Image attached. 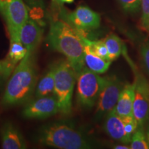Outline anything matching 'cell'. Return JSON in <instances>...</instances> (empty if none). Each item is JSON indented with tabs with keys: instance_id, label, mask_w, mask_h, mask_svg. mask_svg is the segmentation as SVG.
<instances>
[{
	"instance_id": "6da1fadb",
	"label": "cell",
	"mask_w": 149,
	"mask_h": 149,
	"mask_svg": "<svg viewBox=\"0 0 149 149\" xmlns=\"http://www.w3.org/2000/svg\"><path fill=\"white\" fill-rule=\"evenodd\" d=\"M37 83L35 53L27 52L11 73L1 104L6 107L26 104L35 92Z\"/></svg>"
},
{
	"instance_id": "7a4b0ae2",
	"label": "cell",
	"mask_w": 149,
	"mask_h": 149,
	"mask_svg": "<svg viewBox=\"0 0 149 149\" xmlns=\"http://www.w3.org/2000/svg\"><path fill=\"white\" fill-rule=\"evenodd\" d=\"M84 33L75 29L61 19L50 21L47 43L50 48L64 55L76 73L85 66L84 61Z\"/></svg>"
},
{
	"instance_id": "3957f363",
	"label": "cell",
	"mask_w": 149,
	"mask_h": 149,
	"mask_svg": "<svg viewBox=\"0 0 149 149\" xmlns=\"http://www.w3.org/2000/svg\"><path fill=\"white\" fill-rule=\"evenodd\" d=\"M35 141L42 146L60 149H87L92 143L81 130L64 122L42 126L35 135Z\"/></svg>"
},
{
	"instance_id": "277c9868",
	"label": "cell",
	"mask_w": 149,
	"mask_h": 149,
	"mask_svg": "<svg viewBox=\"0 0 149 149\" xmlns=\"http://www.w3.org/2000/svg\"><path fill=\"white\" fill-rule=\"evenodd\" d=\"M77 74L68 61L55 64L54 95L58 102L59 113L69 115L72 109V98Z\"/></svg>"
},
{
	"instance_id": "5b68a950",
	"label": "cell",
	"mask_w": 149,
	"mask_h": 149,
	"mask_svg": "<svg viewBox=\"0 0 149 149\" xmlns=\"http://www.w3.org/2000/svg\"><path fill=\"white\" fill-rule=\"evenodd\" d=\"M77 99L82 108L91 109L97 103L106 82V77L91 71L84 66L77 73Z\"/></svg>"
},
{
	"instance_id": "8992f818",
	"label": "cell",
	"mask_w": 149,
	"mask_h": 149,
	"mask_svg": "<svg viewBox=\"0 0 149 149\" xmlns=\"http://www.w3.org/2000/svg\"><path fill=\"white\" fill-rule=\"evenodd\" d=\"M0 14L6 23L10 37H19L22 26L29 18V8L22 0H0Z\"/></svg>"
},
{
	"instance_id": "52a82bcc",
	"label": "cell",
	"mask_w": 149,
	"mask_h": 149,
	"mask_svg": "<svg viewBox=\"0 0 149 149\" xmlns=\"http://www.w3.org/2000/svg\"><path fill=\"white\" fill-rule=\"evenodd\" d=\"M59 8L60 19L81 32L90 31L100 27L101 22L100 14L88 7L80 6L72 11L61 7Z\"/></svg>"
},
{
	"instance_id": "ba28073f",
	"label": "cell",
	"mask_w": 149,
	"mask_h": 149,
	"mask_svg": "<svg viewBox=\"0 0 149 149\" xmlns=\"http://www.w3.org/2000/svg\"><path fill=\"white\" fill-rule=\"evenodd\" d=\"M124 86V84L115 76L106 77L105 84L97 101V119L106 117L115 109Z\"/></svg>"
},
{
	"instance_id": "9c48e42d",
	"label": "cell",
	"mask_w": 149,
	"mask_h": 149,
	"mask_svg": "<svg viewBox=\"0 0 149 149\" xmlns=\"http://www.w3.org/2000/svg\"><path fill=\"white\" fill-rule=\"evenodd\" d=\"M133 115L138 126L144 127L149 121V82L141 74H135Z\"/></svg>"
},
{
	"instance_id": "30bf717a",
	"label": "cell",
	"mask_w": 149,
	"mask_h": 149,
	"mask_svg": "<svg viewBox=\"0 0 149 149\" xmlns=\"http://www.w3.org/2000/svg\"><path fill=\"white\" fill-rule=\"evenodd\" d=\"M59 113L58 102L55 95L35 97L26 104L22 116L29 120H44Z\"/></svg>"
},
{
	"instance_id": "8fae6325",
	"label": "cell",
	"mask_w": 149,
	"mask_h": 149,
	"mask_svg": "<svg viewBox=\"0 0 149 149\" xmlns=\"http://www.w3.org/2000/svg\"><path fill=\"white\" fill-rule=\"evenodd\" d=\"M44 26L36 20L29 17L22 26L19 33V40L27 52L36 53L42 40Z\"/></svg>"
},
{
	"instance_id": "7c38bea8",
	"label": "cell",
	"mask_w": 149,
	"mask_h": 149,
	"mask_svg": "<svg viewBox=\"0 0 149 149\" xmlns=\"http://www.w3.org/2000/svg\"><path fill=\"white\" fill-rule=\"evenodd\" d=\"M1 148L3 149H25L26 141L20 130L13 123L6 122L0 129Z\"/></svg>"
},
{
	"instance_id": "4fadbf2b",
	"label": "cell",
	"mask_w": 149,
	"mask_h": 149,
	"mask_svg": "<svg viewBox=\"0 0 149 149\" xmlns=\"http://www.w3.org/2000/svg\"><path fill=\"white\" fill-rule=\"evenodd\" d=\"M104 130L111 138L123 143L129 144L124 131V123L123 117L115 113V109L105 117Z\"/></svg>"
},
{
	"instance_id": "5bb4252c",
	"label": "cell",
	"mask_w": 149,
	"mask_h": 149,
	"mask_svg": "<svg viewBox=\"0 0 149 149\" xmlns=\"http://www.w3.org/2000/svg\"><path fill=\"white\" fill-rule=\"evenodd\" d=\"M135 81L133 84H127L124 85L115 108V113L120 117L133 116V107L134 97H135Z\"/></svg>"
},
{
	"instance_id": "9a60e30c",
	"label": "cell",
	"mask_w": 149,
	"mask_h": 149,
	"mask_svg": "<svg viewBox=\"0 0 149 149\" xmlns=\"http://www.w3.org/2000/svg\"><path fill=\"white\" fill-rule=\"evenodd\" d=\"M84 61L85 66L95 73H105L111 66L112 61L101 58L93 53L89 45L84 42Z\"/></svg>"
},
{
	"instance_id": "2e32d148",
	"label": "cell",
	"mask_w": 149,
	"mask_h": 149,
	"mask_svg": "<svg viewBox=\"0 0 149 149\" xmlns=\"http://www.w3.org/2000/svg\"><path fill=\"white\" fill-rule=\"evenodd\" d=\"M55 64L51 65L42 78L37 81L35 90V97L54 95Z\"/></svg>"
},
{
	"instance_id": "e0dca14e",
	"label": "cell",
	"mask_w": 149,
	"mask_h": 149,
	"mask_svg": "<svg viewBox=\"0 0 149 149\" xmlns=\"http://www.w3.org/2000/svg\"><path fill=\"white\" fill-rule=\"evenodd\" d=\"M26 53V48L22 44L19 37H10V47L6 60L13 69H15L17 65L25 57Z\"/></svg>"
},
{
	"instance_id": "ac0fdd59",
	"label": "cell",
	"mask_w": 149,
	"mask_h": 149,
	"mask_svg": "<svg viewBox=\"0 0 149 149\" xmlns=\"http://www.w3.org/2000/svg\"><path fill=\"white\" fill-rule=\"evenodd\" d=\"M109 53V60L113 61L120 57L123 53V43L118 36L114 34H110L104 39Z\"/></svg>"
},
{
	"instance_id": "d6986e66",
	"label": "cell",
	"mask_w": 149,
	"mask_h": 149,
	"mask_svg": "<svg viewBox=\"0 0 149 149\" xmlns=\"http://www.w3.org/2000/svg\"><path fill=\"white\" fill-rule=\"evenodd\" d=\"M131 149H148L149 145L147 142L146 135H145L143 127L138 126L137 130L132 136L130 141Z\"/></svg>"
},
{
	"instance_id": "ffe728a7",
	"label": "cell",
	"mask_w": 149,
	"mask_h": 149,
	"mask_svg": "<svg viewBox=\"0 0 149 149\" xmlns=\"http://www.w3.org/2000/svg\"><path fill=\"white\" fill-rule=\"evenodd\" d=\"M141 0H118L122 7L128 12H136L140 8Z\"/></svg>"
},
{
	"instance_id": "44dd1931",
	"label": "cell",
	"mask_w": 149,
	"mask_h": 149,
	"mask_svg": "<svg viewBox=\"0 0 149 149\" xmlns=\"http://www.w3.org/2000/svg\"><path fill=\"white\" fill-rule=\"evenodd\" d=\"M141 24L145 29H149V0H141Z\"/></svg>"
},
{
	"instance_id": "7402d4cb",
	"label": "cell",
	"mask_w": 149,
	"mask_h": 149,
	"mask_svg": "<svg viewBox=\"0 0 149 149\" xmlns=\"http://www.w3.org/2000/svg\"><path fill=\"white\" fill-rule=\"evenodd\" d=\"M140 55L145 70L149 74V43H144L141 46Z\"/></svg>"
},
{
	"instance_id": "603a6c76",
	"label": "cell",
	"mask_w": 149,
	"mask_h": 149,
	"mask_svg": "<svg viewBox=\"0 0 149 149\" xmlns=\"http://www.w3.org/2000/svg\"><path fill=\"white\" fill-rule=\"evenodd\" d=\"M13 71V69L9 66L6 59L0 60V81L1 79L9 77Z\"/></svg>"
},
{
	"instance_id": "cb8c5ba5",
	"label": "cell",
	"mask_w": 149,
	"mask_h": 149,
	"mask_svg": "<svg viewBox=\"0 0 149 149\" xmlns=\"http://www.w3.org/2000/svg\"><path fill=\"white\" fill-rule=\"evenodd\" d=\"M74 0H53V3L55 6H58L59 7L62 6L64 3H71Z\"/></svg>"
},
{
	"instance_id": "d4e9b609",
	"label": "cell",
	"mask_w": 149,
	"mask_h": 149,
	"mask_svg": "<svg viewBox=\"0 0 149 149\" xmlns=\"http://www.w3.org/2000/svg\"><path fill=\"white\" fill-rule=\"evenodd\" d=\"M148 126H147V128H146V140H147V142H148V144L149 145V121H148Z\"/></svg>"
},
{
	"instance_id": "484cf974",
	"label": "cell",
	"mask_w": 149,
	"mask_h": 149,
	"mask_svg": "<svg viewBox=\"0 0 149 149\" xmlns=\"http://www.w3.org/2000/svg\"><path fill=\"white\" fill-rule=\"evenodd\" d=\"M115 149H129L130 147L128 146H124V145H118L114 147Z\"/></svg>"
},
{
	"instance_id": "4316f807",
	"label": "cell",
	"mask_w": 149,
	"mask_h": 149,
	"mask_svg": "<svg viewBox=\"0 0 149 149\" xmlns=\"http://www.w3.org/2000/svg\"><path fill=\"white\" fill-rule=\"evenodd\" d=\"M148 30H149V29H148Z\"/></svg>"
}]
</instances>
